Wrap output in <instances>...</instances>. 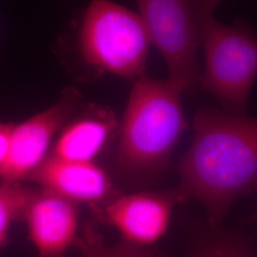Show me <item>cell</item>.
<instances>
[{
  "label": "cell",
  "mask_w": 257,
  "mask_h": 257,
  "mask_svg": "<svg viewBox=\"0 0 257 257\" xmlns=\"http://www.w3.org/2000/svg\"><path fill=\"white\" fill-rule=\"evenodd\" d=\"M74 103V94L71 93L46 110L14 123L7 161L0 175L1 183L27 180L48 157L51 143L69 117Z\"/></svg>",
  "instance_id": "8992f818"
},
{
  "label": "cell",
  "mask_w": 257,
  "mask_h": 257,
  "mask_svg": "<svg viewBox=\"0 0 257 257\" xmlns=\"http://www.w3.org/2000/svg\"><path fill=\"white\" fill-rule=\"evenodd\" d=\"M181 201L176 189L116 195L105 204L104 216L125 241L146 247L165 233L173 209Z\"/></svg>",
  "instance_id": "52a82bcc"
},
{
  "label": "cell",
  "mask_w": 257,
  "mask_h": 257,
  "mask_svg": "<svg viewBox=\"0 0 257 257\" xmlns=\"http://www.w3.org/2000/svg\"><path fill=\"white\" fill-rule=\"evenodd\" d=\"M76 204L45 190H37L24 218L30 238L41 257H62L77 230Z\"/></svg>",
  "instance_id": "9c48e42d"
},
{
  "label": "cell",
  "mask_w": 257,
  "mask_h": 257,
  "mask_svg": "<svg viewBox=\"0 0 257 257\" xmlns=\"http://www.w3.org/2000/svg\"><path fill=\"white\" fill-rule=\"evenodd\" d=\"M182 93L170 79L143 75L134 81L118 128L121 169L140 177L165 170L188 128Z\"/></svg>",
  "instance_id": "7a4b0ae2"
},
{
  "label": "cell",
  "mask_w": 257,
  "mask_h": 257,
  "mask_svg": "<svg viewBox=\"0 0 257 257\" xmlns=\"http://www.w3.org/2000/svg\"><path fill=\"white\" fill-rule=\"evenodd\" d=\"M198 257H247L243 249L230 242H216L202 249Z\"/></svg>",
  "instance_id": "4fadbf2b"
},
{
  "label": "cell",
  "mask_w": 257,
  "mask_h": 257,
  "mask_svg": "<svg viewBox=\"0 0 257 257\" xmlns=\"http://www.w3.org/2000/svg\"><path fill=\"white\" fill-rule=\"evenodd\" d=\"M216 6L205 13L201 24L200 88L214 95L224 111L241 115L257 77V35L241 20L230 26L217 21Z\"/></svg>",
  "instance_id": "3957f363"
},
{
  "label": "cell",
  "mask_w": 257,
  "mask_h": 257,
  "mask_svg": "<svg viewBox=\"0 0 257 257\" xmlns=\"http://www.w3.org/2000/svg\"><path fill=\"white\" fill-rule=\"evenodd\" d=\"M27 180L75 204L108 203L116 196L110 177L94 162L48 156Z\"/></svg>",
  "instance_id": "ba28073f"
},
{
  "label": "cell",
  "mask_w": 257,
  "mask_h": 257,
  "mask_svg": "<svg viewBox=\"0 0 257 257\" xmlns=\"http://www.w3.org/2000/svg\"><path fill=\"white\" fill-rule=\"evenodd\" d=\"M251 218H252V219H257V212L254 214V215H253V216H252V217H251Z\"/></svg>",
  "instance_id": "9a60e30c"
},
{
  "label": "cell",
  "mask_w": 257,
  "mask_h": 257,
  "mask_svg": "<svg viewBox=\"0 0 257 257\" xmlns=\"http://www.w3.org/2000/svg\"><path fill=\"white\" fill-rule=\"evenodd\" d=\"M217 1L140 0L138 13L147 29L151 44L162 55L169 78L183 92L200 88L198 51L205 13Z\"/></svg>",
  "instance_id": "5b68a950"
},
{
  "label": "cell",
  "mask_w": 257,
  "mask_h": 257,
  "mask_svg": "<svg viewBox=\"0 0 257 257\" xmlns=\"http://www.w3.org/2000/svg\"><path fill=\"white\" fill-rule=\"evenodd\" d=\"M118 128L119 122L110 110H90L61 131L50 156L93 162Z\"/></svg>",
  "instance_id": "30bf717a"
},
{
  "label": "cell",
  "mask_w": 257,
  "mask_h": 257,
  "mask_svg": "<svg viewBox=\"0 0 257 257\" xmlns=\"http://www.w3.org/2000/svg\"><path fill=\"white\" fill-rule=\"evenodd\" d=\"M196 257H198V255H197V256H196Z\"/></svg>",
  "instance_id": "2e32d148"
},
{
  "label": "cell",
  "mask_w": 257,
  "mask_h": 257,
  "mask_svg": "<svg viewBox=\"0 0 257 257\" xmlns=\"http://www.w3.org/2000/svg\"><path fill=\"white\" fill-rule=\"evenodd\" d=\"M37 191L22 182H0V245L7 238L11 225L24 218L28 206Z\"/></svg>",
  "instance_id": "8fae6325"
},
{
  "label": "cell",
  "mask_w": 257,
  "mask_h": 257,
  "mask_svg": "<svg viewBox=\"0 0 257 257\" xmlns=\"http://www.w3.org/2000/svg\"><path fill=\"white\" fill-rule=\"evenodd\" d=\"M176 189L194 198L216 226L239 195L257 188V117L207 106L193 117V137L178 166Z\"/></svg>",
  "instance_id": "6da1fadb"
},
{
  "label": "cell",
  "mask_w": 257,
  "mask_h": 257,
  "mask_svg": "<svg viewBox=\"0 0 257 257\" xmlns=\"http://www.w3.org/2000/svg\"><path fill=\"white\" fill-rule=\"evenodd\" d=\"M13 127L14 123L0 122V175L7 161Z\"/></svg>",
  "instance_id": "5bb4252c"
},
{
  "label": "cell",
  "mask_w": 257,
  "mask_h": 257,
  "mask_svg": "<svg viewBox=\"0 0 257 257\" xmlns=\"http://www.w3.org/2000/svg\"><path fill=\"white\" fill-rule=\"evenodd\" d=\"M150 45L138 12L107 0L90 3L78 33L79 53L87 64L135 81L144 75Z\"/></svg>",
  "instance_id": "277c9868"
},
{
  "label": "cell",
  "mask_w": 257,
  "mask_h": 257,
  "mask_svg": "<svg viewBox=\"0 0 257 257\" xmlns=\"http://www.w3.org/2000/svg\"><path fill=\"white\" fill-rule=\"evenodd\" d=\"M80 257H160L156 251L123 240L114 246H106L94 231L87 229L81 240Z\"/></svg>",
  "instance_id": "7c38bea8"
}]
</instances>
